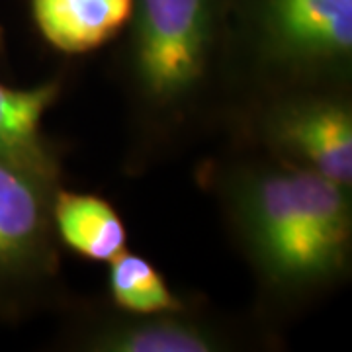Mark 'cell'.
Returning a JSON list of instances; mask_svg holds the SVG:
<instances>
[{"mask_svg": "<svg viewBox=\"0 0 352 352\" xmlns=\"http://www.w3.org/2000/svg\"><path fill=\"white\" fill-rule=\"evenodd\" d=\"M254 280L252 315L282 331L352 278V188L226 141L198 170Z\"/></svg>", "mask_w": 352, "mask_h": 352, "instance_id": "1", "label": "cell"}, {"mask_svg": "<svg viewBox=\"0 0 352 352\" xmlns=\"http://www.w3.org/2000/svg\"><path fill=\"white\" fill-rule=\"evenodd\" d=\"M226 10L227 0H133L112 57L127 175L175 163L227 133Z\"/></svg>", "mask_w": 352, "mask_h": 352, "instance_id": "2", "label": "cell"}, {"mask_svg": "<svg viewBox=\"0 0 352 352\" xmlns=\"http://www.w3.org/2000/svg\"><path fill=\"white\" fill-rule=\"evenodd\" d=\"M226 30L229 127L274 94L352 90V0H227Z\"/></svg>", "mask_w": 352, "mask_h": 352, "instance_id": "3", "label": "cell"}, {"mask_svg": "<svg viewBox=\"0 0 352 352\" xmlns=\"http://www.w3.org/2000/svg\"><path fill=\"white\" fill-rule=\"evenodd\" d=\"M55 349L71 352L280 351L284 337L254 315L223 314L196 298L182 309L131 314L108 300H71Z\"/></svg>", "mask_w": 352, "mask_h": 352, "instance_id": "4", "label": "cell"}, {"mask_svg": "<svg viewBox=\"0 0 352 352\" xmlns=\"http://www.w3.org/2000/svg\"><path fill=\"white\" fill-rule=\"evenodd\" d=\"M61 186L0 164V314L10 319L61 314L73 300L51 214Z\"/></svg>", "mask_w": 352, "mask_h": 352, "instance_id": "5", "label": "cell"}, {"mask_svg": "<svg viewBox=\"0 0 352 352\" xmlns=\"http://www.w3.org/2000/svg\"><path fill=\"white\" fill-rule=\"evenodd\" d=\"M223 139L352 188V90H296L252 102Z\"/></svg>", "mask_w": 352, "mask_h": 352, "instance_id": "6", "label": "cell"}, {"mask_svg": "<svg viewBox=\"0 0 352 352\" xmlns=\"http://www.w3.org/2000/svg\"><path fill=\"white\" fill-rule=\"evenodd\" d=\"M65 75L32 88L0 82V164L55 186L63 184L57 149L41 133V118L63 94Z\"/></svg>", "mask_w": 352, "mask_h": 352, "instance_id": "7", "label": "cell"}, {"mask_svg": "<svg viewBox=\"0 0 352 352\" xmlns=\"http://www.w3.org/2000/svg\"><path fill=\"white\" fill-rule=\"evenodd\" d=\"M133 0H32V16L53 50L82 55L122 34Z\"/></svg>", "mask_w": 352, "mask_h": 352, "instance_id": "8", "label": "cell"}, {"mask_svg": "<svg viewBox=\"0 0 352 352\" xmlns=\"http://www.w3.org/2000/svg\"><path fill=\"white\" fill-rule=\"evenodd\" d=\"M53 226L61 247L96 263H110L127 249V227L112 204L96 194L69 192L53 196Z\"/></svg>", "mask_w": 352, "mask_h": 352, "instance_id": "9", "label": "cell"}, {"mask_svg": "<svg viewBox=\"0 0 352 352\" xmlns=\"http://www.w3.org/2000/svg\"><path fill=\"white\" fill-rule=\"evenodd\" d=\"M108 302L131 314L182 309L196 298L173 292L166 278L143 254L122 251L108 263Z\"/></svg>", "mask_w": 352, "mask_h": 352, "instance_id": "10", "label": "cell"}]
</instances>
